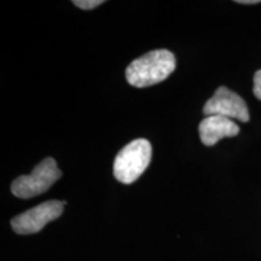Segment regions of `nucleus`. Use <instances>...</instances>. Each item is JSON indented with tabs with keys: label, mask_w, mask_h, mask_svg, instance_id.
Segmentation results:
<instances>
[{
	"label": "nucleus",
	"mask_w": 261,
	"mask_h": 261,
	"mask_svg": "<svg viewBox=\"0 0 261 261\" xmlns=\"http://www.w3.org/2000/svg\"><path fill=\"white\" fill-rule=\"evenodd\" d=\"M175 57L168 50H154L143 55L126 69V79L135 87H148L162 83L175 69Z\"/></svg>",
	"instance_id": "f257e3e1"
},
{
	"label": "nucleus",
	"mask_w": 261,
	"mask_h": 261,
	"mask_svg": "<svg viewBox=\"0 0 261 261\" xmlns=\"http://www.w3.org/2000/svg\"><path fill=\"white\" fill-rule=\"evenodd\" d=\"M151 144L146 139H136L120 150L114 161V175L120 182H135L151 161Z\"/></svg>",
	"instance_id": "f03ea898"
},
{
	"label": "nucleus",
	"mask_w": 261,
	"mask_h": 261,
	"mask_svg": "<svg viewBox=\"0 0 261 261\" xmlns=\"http://www.w3.org/2000/svg\"><path fill=\"white\" fill-rule=\"evenodd\" d=\"M61 177L57 162L47 158L35 166L31 174L16 178L11 184V192L18 198H32L46 192Z\"/></svg>",
	"instance_id": "7ed1b4c3"
},
{
	"label": "nucleus",
	"mask_w": 261,
	"mask_h": 261,
	"mask_svg": "<svg viewBox=\"0 0 261 261\" xmlns=\"http://www.w3.org/2000/svg\"><path fill=\"white\" fill-rule=\"evenodd\" d=\"M61 201H46L11 219L12 230L18 234H32L41 231L51 221L58 219L64 211Z\"/></svg>",
	"instance_id": "20e7f679"
},
{
	"label": "nucleus",
	"mask_w": 261,
	"mask_h": 261,
	"mask_svg": "<svg viewBox=\"0 0 261 261\" xmlns=\"http://www.w3.org/2000/svg\"><path fill=\"white\" fill-rule=\"evenodd\" d=\"M203 114L205 116L220 115L228 119L240 120L242 122L249 121V110L247 103L242 97L227 89L226 86L218 87L213 97L205 102Z\"/></svg>",
	"instance_id": "39448f33"
},
{
	"label": "nucleus",
	"mask_w": 261,
	"mask_h": 261,
	"mask_svg": "<svg viewBox=\"0 0 261 261\" xmlns=\"http://www.w3.org/2000/svg\"><path fill=\"white\" fill-rule=\"evenodd\" d=\"M201 142L205 146H213L220 139L234 137L240 133V127L228 117L220 115L205 116L198 126Z\"/></svg>",
	"instance_id": "423d86ee"
},
{
	"label": "nucleus",
	"mask_w": 261,
	"mask_h": 261,
	"mask_svg": "<svg viewBox=\"0 0 261 261\" xmlns=\"http://www.w3.org/2000/svg\"><path fill=\"white\" fill-rule=\"evenodd\" d=\"M103 0H74L73 4L83 10H92L103 4Z\"/></svg>",
	"instance_id": "0eeeda50"
},
{
	"label": "nucleus",
	"mask_w": 261,
	"mask_h": 261,
	"mask_svg": "<svg viewBox=\"0 0 261 261\" xmlns=\"http://www.w3.org/2000/svg\"><path fill=\"white\" fill-rule=\"evenodd\" d=\"M253 92L254 96H255L259 100H261V69L257 70L256 73L254 74Z\"/></svg>",
	"instance_id": "6e6552de"
},
{
	"label": "nucleus",
	"mask_w": 261,
	"mask_h": 261,
	"mask_svg": "<svg viewBox=\"0 0 261 261\" xmlns=\"http://www.w3.org/2000/svg\"><path fill=\"white\" fill-rule=\"evenodd\" d=\"M236 3H238V4L250 5V4H259V3H261V2L260 0H237Z\"/></svg>",
	"instance_id": "1a4fd4ad"
}]
</instances>
